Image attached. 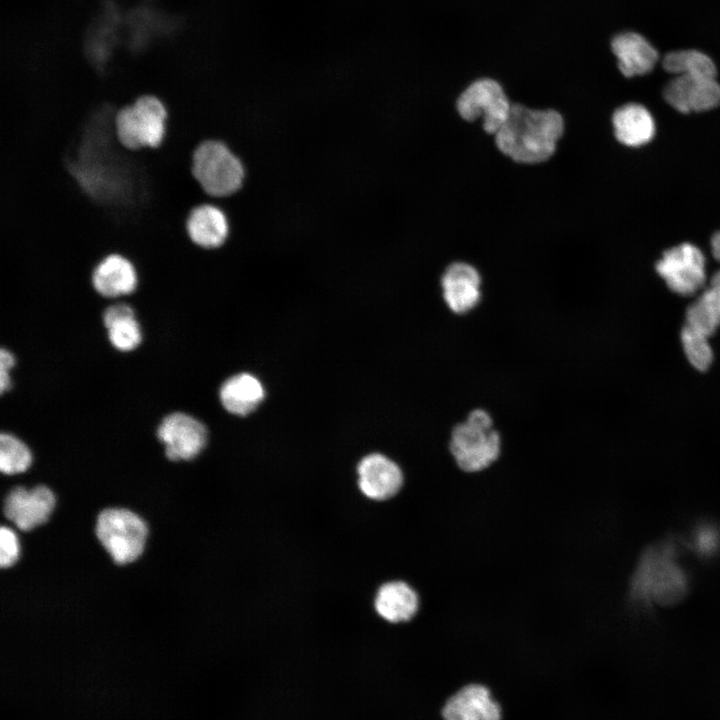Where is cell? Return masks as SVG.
I'll return each instance as SVG.
<instances>
[{
  "instance_id": "1",
  "label": "cell",
  "mask_w": 720,
  "mask_h": 720,
  "mask_svg": "<svg viewBox=\"0 0 720 720\" xmlns=\"http://www.w3.org/2000/svg\"><path fill=\"white\" fill-rule=\"evenodd\" d=\"M565 129L558 110L513 103L509 117L493 137L503 156L519 165L535 166L554 157Z\"/></svg>"
},
{
  "instance_id": "2",
  "label": "cell",
  "mask_w": 720,
  "mask_h": 720,
  "mask_svg": "<svg viewBox=\"0 0 720 720\" xmlns=\"http://www.w3.org/2000/svg\"><path fill=\"white\" fill-rule=\"evenodd\" d=\"M447 451L455 468L465 475L491 470L502 457L503 441L490 413L483 408L469 411L452 427Z\"/></svg>"
},
{
  "instance_id": "3",
  "label": "cell",
  "mask_w": 720,
  "mask_h": 720,
  "mask_svg": "<svg viewBox=\"0 0 720 720\" xmlns=\"http://www.w3.org/2000/svg\"><path fill=\"white\" fill-rule=\"evenodd\" d=\"M192 173L202 190L216 199L239 193L247 178L242 158L225 142L215 139L204 140L196 147Z\"/></svg>"
},
{
  "instance_id": "4",
  "label": "cell",
  "mask_w": 720,
  "mask_h": 720,
  "mask_svg": "<svg viewBox=\"0 0 720 720\" xmlns=\"http://www.w3.org/2000/svg\"><path fill=\"white\" fill-rule=\"evenodd\" d=\"M512 104L503 84L484 76L471 81L459 93L455 108L462 120L481 122L483 131L494 136L509 117Z\"/></svg>"
},
{
  "instance_id": "5",
  "label": "cell",
  "mask_w": 720,
  "mask_h": 720,
  "mask_svg": "<svg viewBox=\"0 0 720 720\" xmlns=\"http://www.w3.org/2000/svg\"><path fill=\"white\" fill-rule=\"evenodd\" d=\"M166 119L167 110L162 101L153 95H143L117 112V138L130 150L157 148L165 135Z\"/></svg>"
},
{
  "instance_id": "6",
  "label": "cell",
  "mask_w": 720,
  "mask_h": 720,
  "mask_svg": "<svg viewBox=\"0 0 720 720\" xmlns=\"http://www.w3.org/2000/svg\"><path fill=\"white\" fill-rule=\"evenodd\" d=\"M96 534L114 562L124 565L142 554L147 526L138 515L127 509L108 508L97 517Z\"/></svg>"
},
{
  "instance_id": "7",
  "label": "cell",
  "mask_w": 720,
  "mask_h": 720,
  "mask_svg": "<svg viewBox=\"0 0 720 720\" xmlns=\"http://www.w3.org/2000/svg\"><path fill=\"white\" fill-rule=\"evenodd\" d=\"M655 268L668 288L682 296L694 295L706 281L705 257L688 242L664 251Z\"/></svg>"
},
{
  "instance_id": "8",
  "label": "cell",
  "mask_w": 720,
  "mask_h": 720,
  "mask_svg": "<svg viewBox=\"0 0 720 720\" xmlns=\"http://www.w3.org/2000/svg\"><path fill=\"white\" fill-rule=\"evenodd\" d=\"M439 284L444 304L455 315L471 312L481 301V272L469 261L449 262L440 273Z\"/></svg>"
},
{
  "instance_id": "9",
  "label": "cell",
  "mask_w": 720,
  "mask_h": 720,
  "mask_svg": "<svg viewBox=\"0 0 720 720\" xmlns=\"http://www.w3.org/2000/svg\"><path fill=\"white\" fill-rule=\"evenodd\" d=\"M205 425L184 412H173L165 416L158 428L157 437L165 446L169 460H191L207 443Z\"/></svg>"
},
{
  "instance_id": "10",
  "label": "cell",
  "mask_w": 720,
  "mask_h": 720,
  "mask_svg": "<svg viewBox=\"0 0 720 720\" xmlns=\"http://www.w3.org/2000/svg\"><path fill=\"white\" fill-rule=\"evenodd\" d=\"M663 96L680 113L704 112L720 105V84L716 78L678 75L665 85Z\"/></svg>"
},
{
  "instance_id": "11",
  "label": "cell",
  "mask_w": 720,
  "mask_h": 720,
  "mask_svg": "<svg viewBox=\"0 0 720 720\" xmlns=\"http://www.w3.org/2000/svg\"><path fill=\"white\" fill-rule=\"evenodd\" d=\"M54 505V494L46 486L16 487L6 496L3 511L19 529L28 531L45 523Z\"/></svg>"
},
{
  "instance_id": "12",
  "label": "cell",
  "mask_w": 720,
  "mask_h": 720,
  "mask_svg": "<svg viewBox=\"0 0 720 720\" xmlns=\"http://www.w3.org/2000/svg\"><path fill=\"white\" fill-rule=\"evenodd\" d=\"M361 492L376 501L395 497L404 484L400 466L389 457L374 453L364 457L357 468Z\"/></svg>"
},
{
  "instance_id": "13",
  "label": "cell",
  "mask_w": 720,
  "mask_h": 720,
  "mask_svg": "<svg viewBox=\"0 0 720 720\" xmlns=\"http://www.w3.org/2000/svg\"><path fill=\"white\" fill-rule=\"evenodd\" d=\"M90 283L101 296L114 298L130 295L140 279L136 266L127 257L113 253L104 257L93 269Z\"/></svg>"
},
{
  "instance_id": "14",
  "label": "cell",
  "mask_w": 720,
  "mask_h": 720,
  "mask_svg": "<svg viewBox=\"0 0 720 720\" xmlns=\"http://www.w3.org/2000/svg\"><path fill=\"white\" fill-rule=\"evenodd\" d=\"M442 715L444 720H501L502 710L487 687L469 684L446 701Z\"/></svg>"
},
{
  "instance_id": "15",
  "label": "cell",
  "mask_w": 720,
  "mask_h": 720,
  "mask_svg": "<svg viewBox=\"0 0 720 720\" xmlns=\"http://www.w3.org/2000/svg\"><path fill=\"white\" fill-rule=\"evenodd\" d=\"M610 46L619 71L627 78L651 72L659 59L657 49L638 32L618 33L612 38Z\"/></svg>"
},
{
  "instance_id": "16",
  "label": "cell",
  "mask_w": 720,
  "mask_h": 720,
  "mask_svg": "<svg viewBox=\"0 0 720 720\" xmlns=\"http://www.w3.org/2000/svg\"><path fill=\"white\" fill-rule=\"evenodd\" d=\"M190 240L204 250H216L227 242L230 236V221L225 211L214 204L194 207L186 220Z\"/></svg>"
},
{
  "instance_id": "17",
  "label": "cell",
  "mask_w": 720,
  "mask_h": 720,
  "mask_svg": "<svg viewBox=\"0 0 720 720\" xmlns=\"http://www.w3.org/2000/svg\"><path fill=\"white\" fill-rule=\"evenodd\" d=\"M421 606L416 589L403 580L384 583L377 591L375 609L378 615L392 624L413 620Z\"/></svg>"
},
{
  "instance_id": "18",
  "label": "cell",
  "mask_w": 720,
  "mask_h": 720,
  "mask_svg": "<svg viewBox=\"0 0 720 720\" xmlns=\"http://www.w3.org/2000/svg\"><path fill=\"white\" fill-rule=\"evenodd\" d=\"M656 562L658 568L654 569L648 558L644 559L637 577L638 590L660 603L677 600L685 590L683 574L672 562Z\"/></svg>"
},
{
  "instance_id": "19",
  "label": "cell",
  "mask_w": 720,
  "mask_h": 720,
  "mask_svg": "<svg viewBox=\"0 0 720 720\" xmlns=\"http://www.w3.org/2000/svg\"><path fill=\"white\" fill-rule=\"evenodd\" d=\"M616 140L628 147L649 143L655 135V122L646 107L627 103L618 107L611 117Z\"/></svg>"
},
{
  "instance_id": "20",
  "label": "cell",
  "mask_w": 720,
  "mask_h": 720,
  "mask_svg": "<svg viewBox=\"0 0 720 720\" xmlns=\"http://www.w3.org/2000/svg\"><path fill=\"white\" fill-rule=\"evenodd\" d=\"M264 388L253 375L240 373L227 379L221 386L219 398L230 413L243 416L252 412L264 398Z\"/></svg>"
},
{
  "instance_id": "21",
  "label": "cell",
  "mask_w": 720,
  "mask_h": 720,
  "mask_svg": "<svg viewBox=\"0 0 720 720\" xmlns=\"http://www.w3.org/2000/svg\"><path fill=\"white\" fill-rule=\"evenodd\" d=\"M685 326L710 338L720 327V287L710 285L686 310Z\"/></svg>"
},
{
  "instance_id": "22",
  "label": "cell",
  "mask_w": 720,
  "mask_h": 720,
  "mask_svg": "<svg viewBox=\"0 0 720 720\" xmlns=\"http://www.w3.org/2000/svg\"><path fill=\"white\" fill-rule=\"evenodd\" d=\"M663 68L674 76L690 75L716 78L717 68L710 56L697 49H681L667 53Z\"/></svg>"
},
{
  "instance_id": "23",
  "label": "cell",
  "mask_w": 720,
  "mask_h": 720,
  "mask_svg": "<svg viewBox=\"0 0 720 720\" xmlns=\"http://www.w3.org/2000/svg\"><path fill=\"white\" fill-rule=\"evenodd\" d=\"M32 454L24 442L10 433L0 435V469L4 474H17L29 468Z\"/></svg>"
},
{
  "instance_id": "24",
  "label": "cell",
  "mask_w": 720,
  "mask_h": 720,
  "mask_svg": "<svg viewBox=\"0 0 720 720\" xmlns=\"http://www.w3.org/2000/svg\"><path fill=\"white\" fill-rule=\"evenodd\" d=\"M708 337L687 326L681 330V342L690 364L700 372L706 371L713 360V351Z\"/></svg>"
},
{
  "instance_id": "25",
  "label": "cell",
  "mask_w": 720,
  "mask_h": 720,
  "mask_svg": "<svg viewBox=\"0 0 720 720\" xmlns=\"http://www.w3.org/2000/svg\"><path fill=\"white\" fill-rule=\"evenodd\" d=\"M105 328L111 345L118 351H132L142 341L141 327L135 315L120 318Z\"/></svg>"
},
{
  "instance_id": "26",
  "label": "cell",
  "mask_w": 720,
  "mask_h": 720,
  "mask_svg": "<svg viewBox=\"0 0 720 720\" xmlns=\"http://www.w3.org/2000/svg\"><path fill=\"white\" fill-rule=\"evenodd\" d=\"M19 556V544L15 533L8 527L3 526L0 530V565L9 567L13 565Z\"/></svg>"
},
{
  "instance_id": "27",
  "label": "cell",
  "mask_w": 720,
  "mask_h": 720,
  "mask_svg": "<svg viewBox=\"0 0 720 720\" xmlns=\"http://www.w3.org/2000/svg\"><path fill=\"white\" fill-rule=\"evenodd\" d=\"M14 355L7 349L2 348L0 351V391L5 393L11 388L12 381L10 371L15 365Z\"/></svg>"
},
{
  "instance_id": "28",
  "label": "cell",
  "mask_w": 720,
  "mask_h": 720,
  "mask_svg": "<svg viewBox=\"0 0 720 720\" xmlns=\"http://www.w3.org/2000/svg\"><path fill=\"white\" fill-rule=\"evenodd\" d=\"M131 315H135V312L128 304L118 303L111 305L103 313L104 326L107 327L112 322Z\"/></svg>"
},
{
  "instance_id": "29",
  "label": "cell",
  "mask_w": 720,
  "mask_h": 720,
  "mask_svg": "<svg viewBox=\"0 0 720 720\" xmlns=\"http://www.w3.org/2000/svg\"><path fill=\"white\" fill-rule=\"evenodd\" d=\"M711 251L713 257L720 262V231H717L711 238Z\"/></svg>"
},
{
  "instance_id": "30",
  "label": "cell",
  "mask_w": 720,
  "mask_h": 720,
  "mask_svg": "<svg viewBox=\"0 0 720 720\" xmlns=\"http://www.w3.org/2000/svg\"><path fill=\"white\" fill-rule=\"evenodd\" d=\"M711 285L720 287V270H718L711 278Z\"/></svg>"
}]
</instances>
